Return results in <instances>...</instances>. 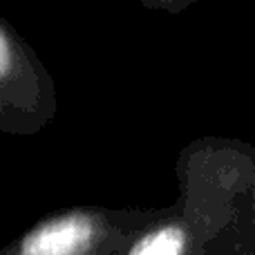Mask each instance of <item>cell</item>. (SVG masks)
<instances>
[{
	"label": "cell",
	"instance_id": "7a4b0ae2",
	"mask_svg": "<svg viewBox=\"0 0 255 255\" xmlns=\"http://www.w3.org/2000/svg\"><path fill=\"white\" fill-rule=\"evenodd\" d=\"M186 233L181 226L166 224L145 233L128 255H184Z\"/></svg>",
	"mask_w": 255,
	"mask_h": 255
},
{
	"label": "cell",
	"instance_id": "6da1fadb",
	"mask_svg": "<svg viewBox=\"0 0 255 255\" xmlns=\"http://www.w3.org/2000/svg\"><path fill=\"white\" fill-rule=\"evenodd\" d=\"M97 226L83 213H67L36 226L22 240L18 255H85L92 247Z\"/></svg>",
	"mask_w": 255,
	"mask_h": 255
},
{
	"label": "cell",
	"instance_id": "3957f363",
	"mask_svg": "<svg viewBox=\"0 0 255 255\" xmlns=\"http://www.w3.org/2000/svg\"><path fill=\"white\" fill-rule=\"evenodd\" d=\"M150 7H166V9H179L186 2H193V0H143Z\"/></svg>",
	"mask_w": 255,
	"mask_h": 255
}]
</instances>
